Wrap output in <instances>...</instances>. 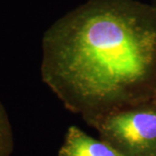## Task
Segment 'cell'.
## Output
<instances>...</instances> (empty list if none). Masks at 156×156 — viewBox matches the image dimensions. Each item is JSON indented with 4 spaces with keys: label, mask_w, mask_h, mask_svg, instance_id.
I'll use <instances>...</instances> for the list:
<instances>
[{
    "label": "cell",
    "mask_w": 156,
    "mask_h": 156,
    "mask_svg": "<svg viewBox=\"0 0 156 156\" xmlns=\"http://www.w3.org/2000/svg\"><path fill=\"white\" fill-rule=\"evenodd\" d=\"M42 80L86 123L152 101L156 9L138 0H89L42 39Z\"/></svg>",
    "instance_id": "cell-1"
},
{
    "label": "cell",
    "mask_w": 156,
    "mask_h": 156,
    "mask_svg": "<svg viewBox=\"0 0 156 156\" xmlns=\"http://www.w3.org/2000/svg\"><path fill=\"white\" fill-rule=\"evenodd\" d=\"M87 124L124 156H156V103L153 101L110 112Z\"/></svg>",
    "instance_id": "cell-2"
},
{
    "label": "cell",
    "mask_w": 156,
    "mask_h": 156,
    "mask_svg": "<svg viewBox=\"0 0 156 156\" xmlns=\"http://www.w3.org/2000/svg\"><path fill=\"white\" fill-rule=\"evenodd\" d=\"M58 156H124L103 140L84 132L77 126H69L58 150Z\"/></svg>",
    "instance_id": "cell-3"
},
{
    "label": "cell",
    "mask_w": 156,
    "mask_h": 156,
    "mask_svg": "<svg viewBox=\"0 0 156 156\" xmlns=\"http://www.w3.org/2000/svg\"><path fill=\"white\" fill-rule=\"evenodd\" d=\"M14 150V137L5 107L0 101V156H11Z\"/></svg>",
    "instance_id": "cell-4"
},
{
    "label": "cell",
    "mask_w": 156,
    "mask_h": 156,
    "mask_svg": "<svg viewBox=\"0 0 156 156\" xmlns=\"http://www.w3.org/2000/svg\"><path fill=\"white\" fill-rule=\"evenodd\" d=\"M153 101H154L156 103V86H155V89H154V96H153V99H152Z\"/></svg>",
    "instance_id": "cell-5"
},
{
    "label": "cell",
    "mask_w": 156,
    "mask_h": 156,
    "mask_svg": "<svg viewBox=\"0 0 156 156\" xmlns=\"http://www.w3.org/2000/svg\"><path fill=\"white\" fill-rule=\"evenodd\" d=\"M151 5L154 6V8L156 9V0H152V3H151Z\"/></svg>",
    "instance_id": "cell-6"
}]
</instances>
